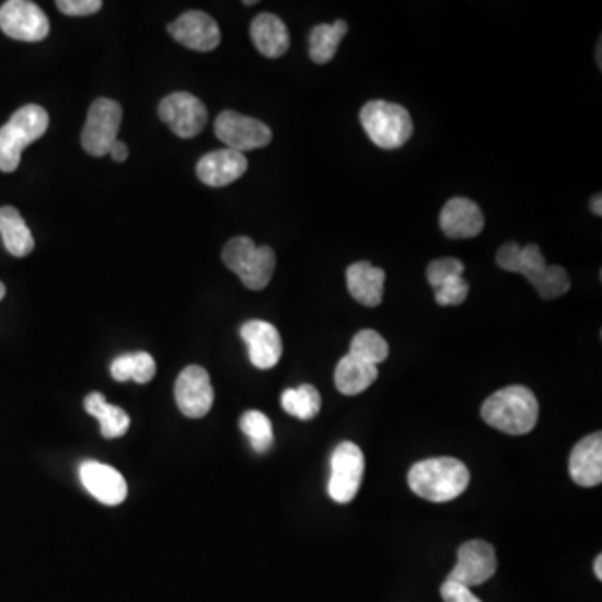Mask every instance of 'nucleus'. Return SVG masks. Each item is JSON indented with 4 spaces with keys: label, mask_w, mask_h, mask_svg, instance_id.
Segmentation results:
<instances>
[{
    "label": "nucleus",
    "mask_w": 602,
    "mask_h": 602,
    "mask_svg": "<svg viewBox=\"0 0 602 602\" xmlns=\"http://www.w3.org/2000/svg\"><path fill=\"white\" fill-rule=\"evenodd\" d=\"M389 344L375 329H361L355 335L350 345L351 357L366 361L370 366L379 367L389 358Z\"/></svg>",
    "instance_id": "nucleus-28"
},
{
    "label": "nucleus",
    "mask_w": 602,
    "mask_h": 602,
    "mask_svg": "<svg viewBox=\"0 0 602 602\" xmlns=\"http://www.w3.org/2000/svg\"><path fill=\"white\" fill-rule=\"evenodd\" d=\"M49 128V114L37 104L15 111L8 125L0 128V171L14 173L21 164L22 151L43 138Z\"/></svg>",
    "instance_id": "nucleus-4"
},
{
    "label": "nucleus",
    "mask_w": 602,
    "mask_h": 602,
    "mask_svg": "<svg viewBox=\"0 0 602 602\" xmlns=\"http://www.w3.org/2000/svg\"><path fill=\"white\" fill-rule=\"evenodd\" d=\"M248 170L245 154L233 149H218L205 154L196 166V174L205 185L211 188H223L240 180Z\"/></svg>",
    "instance_id": "nucleus-17"
},
{
    "label": "nucleus",
    "mask_w": 602,
    "mask_h": 602,
    "mask_svg": "<svg viewBox=\"0 0 602 602\" xmlns=\"http://www.w3.org/2000/svg\"><path fill=\"white\" fill-rule=\"evenodd\" d=\"M464 263L458 258L433 259L427 268V280L432 285L433 290L447 280L454 277H462L464 274Z\"/></svg>",
    "instance_id": "nucleus-30"
},
{
    "label": "nucleus",
    "mask_w": 602,
    "mask_h": 602,
    "mask_svg": "<svg viewBox=\"0 0 602 602\" xmlns=\"http://www.w3.org/2000/svg\"><path fill=\"white\" fill-rule=\"evenodd\" d=\"M177 407L186 417L201 418L211 410L215 402L213 386L202 367L189 366L177 377L174 385Z\"/></svg>",
    "instance_id": "nucleus-13"
},
{
    "label": "nucleus",
    "mask_w": 602,
    "mask_h": 602,
    "mask_svg": "<svg viewBox=\"0 0 602 602\" xmlns=\"http://www.w3.org/2000/svg\"><path fill=\"white\" fill-rule=\"evenodd\" d=\"M167 33L177 43L198 53L215 50L221 43L217 21L201 11H189L181 15L167 25Z\"/></svg>",
    "instance_id": "nucleus-14"
},
{
    "label": "nucleus",
    "mask_w": 602,
    "mask_h": 602,
    "mask_svg": "<svg viewBox=\"0 0 602 602\" xmlns=\"http://www.w3.org/2000/svg\"><path fill=\"white\" fill-rule=\"evenodd\" d=\"M79 478L84 489L104 506H119L128 497L125 477L111 465L96 461L84 462L79 467Z\"/></svg>",
    "instance_id": "nucleus-16"
},
{
    "label": "nucleus",
    "mask_w": 602,
    "mask_h": 602,
    "mask_svg": "<svg viewBox=\"0 0 602 602\" xmlns=\"http://www.w3.org/2000/svg\"><path fill=\"white\" fill-rule=\"evenodd\" d=\"M601 199H602L601 195H595L591 201L592 213L598 215V217H601L602 215Z\"/></svg>",
    "instance_id": "nucleus-35"
},
{
    "label": "nucleus",
    "mask_w": 602,
    "mask_h": 602,
    "mask_svg": "<svg viewBox=\"0 0 602 602\" xmlns=\"http://www.w3.org/2000/svg\"><path fill=\"white\" fill-rule=\"evenodd\" d=\"M223 262L238 275L241 283L250 290L258 291L274 278L277 256L269 246H256L252 238L238 236L224 246Z\"/></svg>",
    "instance_id": "nucleus-5"
},
{
    "label": "nucleus",
    "mask_w": 602,
    "mask_h": 602,
    "mask_svg": "<svg viewBox=\"0 0 602 602\" xmlns=\"http://www.w3.org/2000/svg\"><path fill=\"white\" fill-rule=\"evenodd\" d=\"M348 25L345 21L334 24H320L310 34V57L316 65H326L334 59L344 37L347 36Z\"/></svg>",
    "instance_id": "nucleus-25"
},
{
    "label": "nucleus",
    "mask_w": 602,
    "mask_h": 602,
    "mask_svg": "<svg viewBox=\"0 0 602 602\" xmlns=\"http://www.w3.org/2000/svg\"><path fill=\"white\" fill-rule=\"evenodd\" d=\"M497 570L496 551L484 541H468L462 544L458 564L449 575L450 581L465 588H475L489 581Z\"/></svg>",
    "instance_id": "nucleus-12"
},
{
    "label": "nucleus",
    "mask_w": 602,
    "mask_h": 602,
    "mask_svg": "<svg viewBox=\"0 0 602 602\" xmlns=\"http://www.w3.org/2000/svg\"><path fill=\"white\" fill-rule=\"evenodd\" d=\"M482 418L500 432L524 436L537 424L539 402L528 386H507L484 402Z\"/></svg>",
    "instance_id": "nucleus-2"
},
{
    "label": "nucleus",
    "mask_w": 602,
    "mask_h": 602,
    "mask_svg": "<svg viewBox=\"0 0 602 602\" xmlns=\"http://www.w3.org/2000/svg\"><path fill=\"white\" fill-rule=\"evenodd\" d=\"M385 271L370 262H357L348 266L347 287L351 297L361 305L379 306L383 300Z\"/></svg>",
    "instance_id": "nucleus-20"
},
{
    "label": "nucleus",
    "mask_w": 602,
    "mask_h": 602,
    "mask_svg": "<svg viewBox=\"0 0 602 602\" xmlns=\"http://www.w3.org/2000/svg\"><path fill=\"white\" fill-rule=\"evenodd\" d=\"M360 123L367 136L382 149L404 146L414 132V120L401 104L370 101L360 111Z\"/></svg>",
    "instance_id": "nucleus-6"
},
{
    "label": "nucleus",
    "mask_w": 602,
    "mask_h": 602,
    "mask_svg": "<svg viewBox=\"0 0 602 602\" xmlns=\"http://www.w3.org/2000/svg\"><path fill=\"white\" fill-rule=\"evenodd\" d=\"M471 482L468 468L458 459H429L415 464L408 472V486L421 499L449 502L458 499Z\"/></svg>",
    "instance_id": "nucleus-3"
},
{
    "label": "nucleus",
    "mask_w": 602,
    "mask_h": 602,
    "mask_svg": "<svg viewBox=\"0 0 602 602\" xmlns=\"http://www.w3.org/2000/svg\"><path fill=\"white\" fill-rule=\"evenodd\" d=\"M500 268L519 274L531 281L532 287L546 300L563 297L570 288L569 275L563 266L547 265L537 245L519 246L510 241L497 252Z\"/></svg>",
    "instance_id": "nucleus-1"
},
{
    "label": "nucleus",
    "mask_w": 602,
    "mask_h": 602,
    "mask_svg": "<svg viewBox=\"0 0 602 602\" xmlns=\"http://www.w3.org/2000/svg\"><path fill=\"white\" fill-rule=\"evenodd\" d=\"M240 427L243 433L248 437L253 450L258 452V454H265V452H268L274 447V427H271V421H269V418L263 412H246L241 417Z\"/></svg>",
    "instance_id": "nucleus-29"
},
{
    "label": "nucleus",
    "mask_w": 602,
    "mask_h": 602,
    "mask_svg": "<svg viewBox=\"0 0 602 602\" xmlns=\"http://www.w3.org/2000/svg\"><path fill=\"white\" fill-rule=\"evenodd\" d=\"M5 297V285L0 281V300Z\"/></svg>",
    "instance_id": "nucleus-37"
},
{
    "label": "nucleus",
    "mask_w": 602,
    "mask_h": 602,
    "mask_svg": "<svg viewBox=\"0 0 602 602\" xmlns=\"http://www.w3.org/2000/svg\"><path fill=\"white\" fill-rule=\"evenodd\" d=\"M439 220L443 233L454 240L475 238L486 224L481 208L468 198L449 199L440 211Z\"/></svg>",
    "instance_id": "nucleus-18"
},
{
    "label": "nucleus",
    "mask_w": 602,
    "mask_h": 602,
    "mask_svg": "<svg viewBox=\"0 0 602 602\" xmlns=\"http://www.w3.org/2000/svg\"><path fill=\"white\" fill-rule=\"evenodd\" d=\"M84 408L89 415H93L100 420L101 433L106 439H117V437L125 436L131 426V418L126 414L123 408L116 407V405L107 404L103 394H89L84 401Z\"/></svg>",
    "instance_id": "nucleus-24"
},
{
    "label": "nucleus",
    "mask_w": 602,
    "mask_h": 602,
    "mask_svg": "<svg viewBox=\"0 0 602 602\" xmlns=\"http://www.w3.org/2000/svg\"><path fill=\"white\" fill-rule=\"evenodd\" d=\"M440 595L443 602H482L477 595L472 592L471 588L459 584V582L447 579L440 588Z\"/></svg>",
    "instance_id": "nucleus-33"
},
{
    "label": "nucleus",
    "mask_w": 602,
    "mask_h": 602,
    "mask_svg": "<svg viewBox=\"0 0 602 602\" xmlns=\"http://www.w3.org/2000/svg\"><path fill=\"white\" fill-rule=\"evenodd\" d=\"M56 5L62 14L84 18V15H93L100 12L103 2L101 0H59Z\"/></svg>",
    "instance_id": "nucleus-32"
},
{
    "label": "nucleus",
    "mask_w": 602,
    "mask_h": 602,
    "mask_svg": "<svg viewBox=\"0 0 602 602\" xmlns=\"http://www.w3.org/2000/svg\"><path fill=\"white\" fill-rule=\"evenodd\" d=\"M379 377V367L370 366L351 355H345L335 370V385L348 397L366 392Z\"/></svg>",
    "instance_id": "nucleus-22"
},
{
    "label": "nucleus",
    "mask_w": 602,
    "mask_h": 602,
    "mask_svg": "<svg viewBox=\"0 0 602 602\" xmlns=\"http://www.w3.org/2000/svg\"><path fill=\"white\" fill-rule=\"evenodd\" d=\"M250 33H252L256 49L269 59L283 56L290 47V34H288L287 25L280 18L269 14V12L256 15Z\"/></svg>",
    "instance_id": "nucleus-21"
},
{
    "label": "nucleus",
    "mask_w": 602,
    "mask_h": 602,
    "mask_svg": "<svg viewBox=\"0 0 602 602\" xmlns=\"http://www.w3.org/2000/svg\"><path fill=\"white\" fill-rule=\"evenodd\" d=\"M0 28L12 39L40 43L49 36L50 25L39 5L28 0H9L0 8Z\"/></svg>",
    "instance_id": "nucleus-10"
},
{
    "label": "nucleus",
    "mask_w": 602,
    "mask_h": 602,
    "mask_svg": "<svg viewBox=\"0 0 602 602\" xmlns=\"http://www.w3.org/2000/svg\"><path fill=\"white\" fill-rule=\"evenodd\" d=\"M215 135L228 146V149L243 154L253 149L265 148L274 138L271 129L265 123L234 111H223L217 117Z\"/></svg>",
    "instance_id": "nucleus-9"
},
{
    "label": "nucleus",
    "mask_w": 602,
    "mask_h": 602,
    "mask_svg": "<svg viewBox=\"0 0 602 602\" xmlns=\"http://www.w3.org/2000/svg\"><path fill=\"white\" fill-rule=\"evenodd\" d=\"M464 277H454L436 288V301L440 306L462 305L468 294Z\"/></svg>",
    "instance_id": "nucleus-31"
},
{
    "label": "nucleus",
    "mask_w": 602,
    "mask_h": 602,
    "mask_svg": "<svg viewBox=\"0 0 602 602\" xmlns=\"http://www.w3.org/2000/svg\"><path fill=\"white\" fill-rule=\"evenodd\" d=\"M241 338L248 347L250 361L259 370L274 369L283 354L280 334L271 323L250 320L240 329Z\"/></svg>",
    "instance_id": "nucleus-15"
},
{
    "label": "nucleus",
    "mask_w": 602,
    "mask_h": 602,
    "mask_svg": "<svg viewBox=\"0 0 602 602\" xmlns=\"http://www.w3.org/2000/svg\"><path fill=\"white\" fill-rule=\"evenodd\" d=\"M572 481L581 487H595L602 482V436L601 432L582 439L572 450L569 459Z\"/></svg>",
    "instance_id": "nucleus-19"
},
{
    "label": "nucleus",
    "mask_w": 602,
    "mask_h": 602,
    "mask_svg": "<svg viewBox=\"0 0 602 602\" xmlns=\"http://www.w3.org/2000/svg\"><path fill=\"white\" fill-rule=\"evenodd\" d=\"M281 407L287 414L293 415L300 420H312L319 415L322 397L315 386L305 383L298 389L285 390L281 395Z\"/></svg>",
    "instance_id": "nucleus-27"
},
{
    "label": "nucleus",
    "mask_w": 602,
    "mask_h": 602,
    "mask_svg": "<svg viewBox=\"0 0 602 602\" xmlns=\"http://www.w3.org/2000/svg\"><path fill=\"white\" fill-rule=\"evenodd\" d=\"M0 236L12 256L24 258L33 253L34 236L18 209L12 206L0 208Z\"/></svg>",
    "instance_id": "nucleus-23"
},
{
    "label": "nucleus",
    "mask_w": 602,
    "mask_h": 602,
    "mask_svg": "<svg viewBox=\"0 0 602 602\" xmlns=\"http://www.w3.org/2000/svg\"><path fill=\"white\" fill-rule=\"evenodd\" d=\"M366 472V458L360 447L354 442H344L332 455L328 496L337 503H348L357 497Z\"/></svg>",
    "instance_id": "nucleus-8"
},
{
    "label": "nucleus",
    "mask_w": 602,
    "mask_h": 602,
    "mask_svg": "<svg viewBox=\"0 0 602 602\" xmlns=\"http://www.w3.org/2000/svg\"><path fill=\"white\" fill-rule=\"evenodd\" d=\"M160 117L177 138L198 136L208 123V109L202 101L189 93H173L160 104Z\"/></svg>",
    "instance_id": "nucleus-11"
},
{
    "label": "nucleus",
    "mask_w": 602,
    "mask_h": 602,
    "mask_svg": "<svg viewBox=\"0 0 602 602\" xmlns=\"http://www.w3.org/2000/svg\"><path fill=\"white\" fill-rule=\"evenodd\" d=\"M594 572L598 576L599 581L602 579V556L595 557Z\"/></svg>",
    "instance_id": "nucleus-36"
},
{
    "label": "nucleus",
    "mask_w": 602,
    "mask_h": 602,
    "mask_svg": "<svg viewBox=\"0 0 602 602\" xmlns=\"http://www.w3.org/2000/svg\"><path fill=\"white\" fill-rule=\"evenodd\" d=\"M123 109L116 101L100 97L89 107L88 120L82 129V148L91 157L103 158L117 141Z\"/></svg>",
    "instance_id": "nucleus-7"
},
{
    "label": "nucleus",
    "mask_w": 602,
    "mask_h": 602,
    "mask_svg": "<svg viewBox=\"0 0 602 602\" xmlns=\"http://www.w3.org/2000/svg\"><path fill=\"white\" fill-rule=\"evenodd\" d=\"M111 375L116 382L148 383L157 375V361L146 351L120 355L111 363Z\"/></svg>",
    "instance_id": "nucleus-26"
},
{
    "label": "nucleus",
    "mask_w": 602,
    "mask_h": 602,
    "mask_svg": "<svg viewBox=\"0 0 602 602\" xmlns=\"http://www.w3.org/2000/svg\"><path fill=\"white\" fill-rule=\"evenodd\" d=\"M107 154H111V158H113L114 161H117V163H123V161L128 160L129 149L125 142L117 139V141L111 146L109 153Z\"/></svg>",
    "instance_id": "nucleus-34"
}]
</instances>
